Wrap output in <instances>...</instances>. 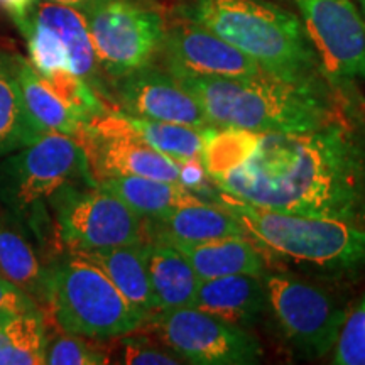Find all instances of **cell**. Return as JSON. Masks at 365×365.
<instances>
[{
  "label": "cell",
  "instance_id": "obj_8",
  "mask_svg": "<svg viewBox=\"0 0 365 365\" xmlns=\"http://www.w3.org/2000/svg\"><path fill=\"white\" fill-rule=\"evenodd\" d=\"M83 16L98 65L113 80L150 65L163 48L164 22L153 9L127 0H97Z\"/></svg>",
  "mask_w": 365,
  "mask_h": 365
},
{
  "label": "cell",
  "instance_id": "obj_34",
  "mask_svg": "<svg viewBox=\"0 0 365 365\" xmlns=\"http://www.w3.org/2000/svg\"><path fill=\"white\" fill-rule=\"evenodd\" d=\"M51 2L61 4V6H68V7H75L78 11L83 12L86 7H90L91 4L97 2V0H51Z\"/></svg>",
  "mask_w": 365,
  "mask_h": 365
},
{
  "label": "cell",
  "instance_id": "obj_19",
  "mask_svg": "<svg viewBox=\"0 0 365 365\" xmlns=\"http://www.w3.org/2000/svg\"><path fill=\"white\" fill-rule=\"evenodd\" d=\"M163 242V240H161ZM188 259L200 279L235 274L266 276V266L255 245L245 237L207 242H168Z\"/></svg>",
  "mask_w": 365,
  "mask_h": 365
},
{
  "label": "cell",
  "instance_id": "obj_22",
  "mask_svg": "<svg viewBox=\"0 0 365 365\" xmlns=\"http://www.w3.org/2000/svg\"><path fill=\"white\" fill-rule=\"evenodd\" d=\"M9 63L19 85L26 110L38 130L43 134L56 132L76 139L85 124L53 93L34 66L19 56L12 58Z\"/></svg>",
  "mask_w": 365,
  "mask_h": 365
},
{
  "label": "cell",
  "instance_id": "obj_1",
  "mask_svg": "<svg viewBox=\"0 0 365 365\" xmlns=\"http://www.w3.org/2000/svg\"><path fill=\"white\" fill-rule=\"evenodd\" d=\"M215 186L255 207L362 225L365 148L333 120L308 132L261 134L252 158Z\"/></svg>",
  "mask_w": 365,
  "mask_h": 365
},
{
  "label": "cell",
  "instance_id": "obj_36",
  "mask_svg": "<svg viewBox=\"0 0 365 365\" xmlns=\"http://www.w3.org/2000/svg\"><path fill=\"white\" fill-rule=\"evenodd\" d=\"M360 6H362V11H364V16H365V0H364V2H360Z\"/></svg>",
  "mask_w": 365,
  "mask_h": 365
},
{
  "label": "cell",
  "instance_id": "obj_32",
  "mask_svg": "<svg viewBox=\"0 0 365 365\" xmlns=\"http://www.w3.org/2000/svg\"><path fill=\"white\" fill-rule=\"evenodd\" d=\"M36 308H39L38 303L29 294L24 293L19 286L0 276V309H6L11 313H22Z\"/></svg>",
  "mask_w": 365,
  "mask_h": 365
},
{
  "label": "cell",
  "instance_id": "obj_25",
  "mask_svg": "<svg viewBox=\"0 0 365 365\" xmlns=\"http://www.w3.org/2000/svg\"><path fill=\"white\" fill-rule=\"evenodd\" d=\"M43 132L33 124L22 102L11 63L0 65V158L38 140Z\"/></svg>",
  "mask_w": 365,
  "mask_h": 365
},
{
  "label": "cell",
  "instance_id": "obj_7",
  "mask_svg": "<svg viewBox=\"0 0 365 365\" xmlns=\"http://www.w3.org/2000/svg\"><path fill=\"white\" fill-rule=\"evenodd\" d=\"M58 232L70 252L118 247L144 240V218L97 185H65L49 196Z\"/></svg>",
  "mask_w": 365,
  "mask_h": 365
},
{
  "label": "cell",
  "instance_id": "obj_27",
  "mask_svg": "<svg viewBox=\"0 0 365 365\" xmlns=\"http://www.w3.org/2000/svg\"><path fill=\"white\" fill-rule=\"evenodd\" d=\"M43 76V75H41ZM44 83L53 90V93L80 118L83 124L91 118L107 112L100 95L83 78L73 75L71 71L59 70L51 75L43 76Z\"/></svg>",
  "mask_w": 365,
  "mask_h": 365
},
{
  "label": "cell",
  "instance_id": "obj_20",
  "mask_svg": "<svg viewBox=\"0 0 365 365\" xmlns=\"http://www.w3.org/2000/svg\"><path fill=\"white\" fill-rule=\"evenodd\" d=\"M76 254L95 264L145 318L149 319L158 312L144 261V240L139 244L83 250Z\"/></svg>",
  "mask_w": 365,
  "mask_h": 365
},
{
  "label": "cell",
  "instance_id": "obj_26",
  "mask_svg": "<svg viewBox=\"0 0 365 365\" xmlns=\"http://www.w3.org/2000/svg\"><path fill=\"white\" fill-rule=\"evenodd\" d=\"M261 134L235 127H223L210 132L203 145L202 164L215 182L228 173L239 170L252 158Z\"/></svg>",
  "mask_w": 365,
  "mask_h": 365
},
{
  "label": "cell",
  "instance_id": "obj_28",
  "mask_svg": "<svg viewBox=\"0 0 365 365\" xmlns=\"http://www.w3.org/2000/svg\"><path fill=\"white\" fill-rule=\"evenodd\" d=\"M24 36L27 38L31 63L39 75L46 76L59 70L70 71V59L65 46L51 27L29 19Z\"/></svg>",
  "mask_w": 365,
  "mask_h": 365
},
{
  "label": "cell",
  "instance_id": "obj_23",
  "mask_svg": "<svg viewBox=\"0 0 365 365\" xmlns=\"http://www.w3.org/2000/svg\"><path fill=\"white\" fill-rule=\"evenodd\" d=\"M0 276L6 277L36 303H44L48 267L21 234L0 222Z\"/></svg>",
  "mask_w": 365,
  "mask_h": 365
},
{
  "label": "cell",
  "instance_id": "obj_2",
  "mask_svg": "<svg viewBox=\"0 0 365 365\" xmlns=\"http://www.w3.org/2000/svg\"><path fill=\"white\" fill-rule=\"evenodd\" d=\"M198 100L213 127H235L257 134H296L331 122L322 86L298 85L276 76L207 78L176 76Z\"/></svg>",
  "mask_w": 365,
  "mask_h": 365
},
{
  "label": "cell",
  "instance_id": "obj_21",
  "mask_svg": "<svg viewBox=\"0 0 365 365\" xmlns=\"http://www.w3.org/2000/svg\"><path fill=\"white\" fill-rule=\"evenodd\" d=\"M95 185L117 196L143 218H156L185 205L207 202L180 182L153 180V178L112 176L103 178Z\"/></svg>",
  "mask_w": 365,
  "mask_h": 365
},
{
  "label": "cell",
  "instance_id": "obj_14",
  "mask_svg": "<svg viewBox=\"0 0 365 365\" xmlns=\"http://www.w3.org/2000/svg\"><path fill=\"white\" fill-rule=\"evenodd\" d=\"M163 48L175 76L245 78L266 73L247 54L191 19L173 26L164 34Z\"/></svg>",
  "mask_w": 365,
  "mask_h": 365
},
{
  "label": "cell",
  "instance_id": "obj_5",
  "mask_svg": "<svg viewBox=\"0 0 365 365\" xmlns=\"http://www.w3.org/2000/svg\"><path fill=\"white\" fill-rule=\"evenodd\" d=\"M44 304L61 330L90 340L118 339L148 322L95 264L76 252L48 267Z\"/></svg>",
  "mask_w": 365,
  "mask_h": 365
},
{
  "label": "cell",
  "instance_id": "obj_29",
  "mask_svg": "<svg viewBox=\"0 0 365 365\" xmlns=\"http://www.w3.org/2000/svg\"><path fill=\"white\" fill-rule=\"evenodd\" d=\"M110 359L103 350L81 340V336L68 335L48 341L46 364L51 365H102Z\"/></svg>",
  "mask_w": 365,
  "mask_h": 365
},
{
  "label": "cell",
  "instance_id": "obj_4",
  "mask_svg": "<svg viewBox=\"0 0 365 365\" xmlns=\"http://www.w3.org/2000/svg\"><path fill=\"white\" fill-rule=\"evenodd\" d=\"M220 202L239 217L247 237L274 255L328 274L357 272L365 267L362 225L255 207L222 191Z\"/></svg>",
  "mask_w": 365,
  "mask_h": 365
},
{
  "label": "cell",
  "instance_id": "obj_37",
  "mask_svg": "<svg viewBox=\"0 0 365 365\" xmlns=\"http://www.w3.org/2000/svg\"><path fill=\"white\" fill-rule=\"evenodd\" d=\"M359 2H364V0H359Z\"/></svg>",
  "mask_w": 365,
  "mask_h": 365
},
{
  "label": "cell",
  "instance_id": "obj_15",
  "mask_svg": "<svg viewBox=\"0 0 365 365\" xmlns=\"http://www.w3.org/2000/svg\"><path fill=\"white\" fill-rule=\"evenodd\" d=\"M144 234H149L150 240L207 242L247 237L245 227L232 210L208 202L185 205L166 215L144 218Z\"/></svg>",
  "mask_w": 365,
  "mask_h": 365
},
{
  "label": "cell",
  "instance_id": "obj_31",
  "mask_svg": "<svg viewBox=\"0 0 365 365\" xmlns=\"http://www.w3.org/2000/svg\"><path fill=\"white\" fill-rule=\"evenodd\" d=\"M118 362L130 365H176V355L163 352L144 339H122L118 341Z\"/></svg>",
  "mask_w": 365,
  "mask_h": 365
},
{
  "label": "cell",
  "instance_id": "obj_13",
  "mask_svg": "<svg viewBox=\"0 0 365 365\" xmlns=\"http://www.w3.org/2000/svg\"><path fill=\"white\" fill-rule=\"evenodd\" d=\"M113 95L122 112L129 115L205 130L217 129L212 125L198 100L175 75L150 65L117 78Z\"/></svg>",
  "mask_w": 365,
  "mask_h": 365
},
{
  "label": "cell",
  "instance_id": "obj_12",
  "mask_svg": "<svg viewBox=\"0 0 365 365\" xmlns=\"http://www.w3.org/2000/svg\"><path fill=\"white\" fill-rule=\"evenodd\" d=\"M322 70L335 80H365V19L352 0H296Z\"/></svg>",
  "mask_w": 365,
  "mask_h": 365
},
{
  "label": "cell",
  "instance_id": "obj_16",
  "mask_svg": "<svg viewBox=\"0 0 365 365\" xmlns=\"http://www.w3.org/2000/svg\"><path fill=\"white\" fill-rule=\"evenodd\" d=\"M193 307L235 327H250L267 307L266 284L250 274L202 279Z\"/></svg>",
  "mask_w": 365,
  "mask_h": 365
},
{
  "label": "cell",
  "instance_id": "obj_17",
  "mask_svg": "<svg viewBox=\"0 0 365 365\" xmlns=\"http://www.w3.org/2000/svg\"><path fill=\"white\" fill-rule=\"evenodd\" d=\"M29 19L43 22L58 34L68 53L70 71L73 75L83 78L102 97H110L100 75V65L91 46L83 12L75 7L51 2V0H41V2H34L31 7Z\"/></svg>",
  "mask_w": 365,
  "mask_h": 365
},
{
  "label": "cell",
  "instance_id": "obj_30",
  "mask_svg": "<svg viewBox=\"0 0 365 365\" xmlns=\"http://www.w3.org/2000/svg\"><path fill=\"white\" fill-rule=\"evenodd\" d=\"M331 362L336 365H365V298L359 308L346 317Z\"/></svg>",
  "mask_w": 365,
  "mask_h": 365
},
{
  "label": "cell",
  "instance_id": "obj_10",
  "mask_svg": "<svg viewBox=\"0 0 365 365\" xmlns=\"http://www.w3.org/2000/svg\"><path fill=\"white\" fill-rule=\"evenodd\" d=\"M264 284L277 325L299 354L323 357L335 349L349 314L330 294L282 272L269 274Z\"/></svg>",
  "mask_w": 365,
  "mask_h": 365
},
{
  "label": "cell",
  "instance_id": "obj_11",
  "mask_svg": "<svg viewBox=\"0 0 365 365\" xmlns=\"http://www.w3.org/2000/svg\"><path fill=\"white\" fill-rule=\"evenodd\" d=\"M76 143L83 149L91 180L143 176L180 182V166L144 143L124 112H105L81 127ZM181 185V182H180Z\"/></svg>",
  "mask_w": 365,
  "mask_h": 365
},
{
  "label": "cell",
  "instance_id": "obj_33",
  "mask_svg": "<svg viewBox=\"0 0 365 365\" xmlns=\"http://www.w3.org/2000/svg\"><path fill=\"white\" fill-rule=\"evenodd\" d=\"M34 0H0V7L12 17L17 27L26 34L29 26V12Z\"/></svg>",
  "mask_w": 365,
  "mask_h": 365
},
{
  "label": "cell",
  "instance_id": "obj_9",
  "mask_svg": "<svg viewBox=\"0 0 365 365\" xmlns=\"http://www.w3.org/2000/svg\"><path fill=\"white\" fill-rule=\"evenodd\" d=\"M148 322L163 344L188 364L250 365L262 360L261 344L245 328L195 307L161 309Z\"/></svg>",
  "mask_w": 365,
  "mask_h": 365
},
{
  "label": "cell",
  "instance_id": "obj_24",
  "mask_svg": "<svg viewBox=\"0 0 365 365\" xmlns=\"http://www.w3.org/2000/svg\"><path fill=\"white\" fill-rule=\"evenodd\" d=\"M124 115L144 143H148L150 148L176 163L195 161V159L202 161L205 140L210 132L215 130L196 129V127L171 124V122L149 120V118L129 115L125 112Z\"/></svg>",
  "mask_w": 365,
  "mask_h": 365
},
{
  "label": "cell",
  "instance_id": "obj_18",
  "mask_svg": "<svg viewBox=\"0 0 365 365\" xmlns=\"http://www.w3.org/2000/svg\"><path fill=\"white\" fill-rule=\"evenodd\" d=\"M144 261L158 312L193 307L202 279L180 250L168 242L148 240Z\"/></svg>",
  "mask_w": 365,
  "mask_h": 365
},
{
  "label": "cell",
  "instance_id": "obj_3",
  "mask_svg": "<svg viewBox=\"0 0 365 365\" xmlns=\"http://www.w3.org/2000/svg\"><path fill=\"white\" fill-rule=\"evenodd\" d=\"M188 17L252 58L267 75L322 86L318 53L294 14L259 0H193Z\"/></svg>",
  "mask_w": 365,
  "mask_h": 365
},
{
  "label": "cell",
  "instance_id": "obj_35",
  "mask_svg": "<svg viewBox=\"0 0 365 365\" xmlns=\"http://www.w3.org/2000/svg\"><path fill=\"white\" fill-rule=\"evenodd\" d=\"M12 314H14V313L6 312V309H0V330H2L4 325H6V323H7V319L11 318Z\"/></svg>",
  "mask_w": 365,
  "mask_h": 365
},
{
  "label": "cell",
  "instance_id": "obj_6",
  "mask_svg": "<svg viewBox=\"0 0 365 365\" xmlns=\"http://www.w3.org/2000/svg\"><path fill=\"white\" fill-rule=\"evenodd\" d=\"M80 180L95 186L81 145L70 135L49 132L0 158V203L31 218L54 191Z\"/></svg>",
  "mask_w": 365,
  "mask_h": 365
}]
</instances>
